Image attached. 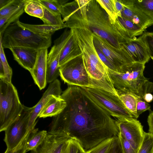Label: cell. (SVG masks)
<instances>
[{"label":"cell","mask_w":153,"mask_h":153,"mask_svg":"<svg viewBox=\"0 0 153 153\" xmlns=\"http://www.w3.org/2000/svg\"><path fill=\"white\" fill-rule=\"evenodd\" d=\"M61 96L66 106L53 117L48 133L74 139L85 151L118 136L115 120L89 97L82 87L68 85Z\"/></svg>","instance_id":"1"},{"label":"cell","mask_w":153,"mask_h":153,"mask_svg":"<svg viewBox=\"0 0 153 153\" xmlns=\"http://www.w3.org/2000/svg\"><path fill=\"white\" fill-rule=\"evenodd\" d=\"M86 16L88 26L92 32L113 46L121 48L123 44L130 39L124 36L118 19L115 24L111 23L108 15L96 0L89 1Z\"/></svg>","instance_id":"2"},{"label":"cell","mask_w":153,"mask_h":153,"mask_svg":"<svg viewBox=\"0 0 153 153\" xmlns=\"http://www.w3.org/2000/svg\"><path fill=\"white\" fill-rule=\"evenodd\" d=\"M145 64L134 62L123 67L119 72L108 69L115 89L142 98L146 93L153 92V83L143 74Z\"/></svg>","instance_id":"3"},{"label":"cell","mask_w":153,"mask_h":153,"mask_svg":"<svg viewBox=\"0 0 153 153\" xmlns=\"http://www.w3.org/2000/svg\"><path fill=\"white\" fill-rule=\"evenodd\" d=\"M16 21L10 25L0 35L3 48L24 47L39 50L51 46V37L38 35L20 26Z\"/></svg>","instance_id":"4"},{"label":"cell","mask_w":153,"mask_h":153,"mask_svg":"<svg viewBox=\"0 0 153 153\" xmlns=\"http://www.w3.org/2000/svg\"><path fill=\"white\" fill-rule=\"evenodd\" d=\"M23 105L11 82L0 80V131H4L21 114Z\"/></svg>","instance_id":"5"},{"label":"cell","mask_w":153,"mask_h":153,"mask_svg":"<svg viewBox=\"0 0 153 153\" xmlns=\"http://www.w3.org/2000/svg\"><path fill=\"white\" fill-rule=\"evenodd\" d=\"M82 88L89 97L107 111L111 116L117 119L136 118L126 107L117 95L100 88L92 87Z\"/></svg>","instance_id":"6"},{"label":"cell","mask_w":153,"mask_h":153,"mask_svg":"<svg viewBox=\"0 0 153 153\" xmlns=\"http://www.w3.org/2000/svg\"><path fill=\"white\" fill-rule=\"evenodd\" d=\"M60 76L68 85L81 87H91L90 79L84 64L82 56L60 67Z\"/></svg>","instance_id":"7"},{"label":"cell","mask_w":153,"mask_h":153,"mask_svg":"<svg viewBox=\"0 0 153 153\" xmlns=\"http://www.w3.org/2000/svg\"><path fill=\"white\" fill-rule=\"evenodd\" d=\"M34 106L28 107L23 105V109L19 116L4 131V141L7 146L6 150L16 147L28 132L27 128Z\"/></svg>","instance_id":"8"},{"label":"cell","mask_w":153,"mask_h":153,"mask_svg":"<svg viewBox=\"0 0 153 153\" xmlns=\"http://www.w3.org/2000/svg\"><path fill=\"white\" fill-rule=\"evenodd\" d=\"M93 35L95 46L99 49L114 65L117 72L123 67L135 62L123 47L117 48L93 33Z\"/></svg>","instance_id":"9"},{"label":"cell","mask_w":153,"mask_h":153,"mask_svg":"<svg viewBox=\"0 0 153 153\" xmlns=\"http://www.w3.org/2000/svg\"><path fill=\"white\" fill-rule=\"evenodd\" d=\"M115 122L119 133L137 152L145 132L141 123L137 119L134 118L117 119Z\"/></svg>","instance_id":"10"},{"label":"cell","mask_w":153,"mask_h":153,"mask_svg":"<svg viewBox=\"0 0 153 153\" xmlns=\"http://www.w3.org/2000/svg\"><path fill=\"white\" fill-rule=\"evenodd\" d=\"M135 62L145 64L151 58L147 48L141 36L127 40L122 44Z\"/></svg>","instance_id":"11"},{"label":"cell","mask_w":153,"mask_h":153,"mask_svg":"<svg viewBox=\"0 0 153 153\" xmlns=\"http://www.w3.org/2000/svg\"><path fill=\"white\" fill-rule=\"evenodd\" d=\"M62 93L61 84L58 79H57L50 83L40 100L34 106L27 125V132L34 128L37 122L36 121V119L41 110L51 97L53 95H61Z\"/></svg>","instance_id":"12"},{"label":"cell","mask_w":153,"mask_h":153,"mask_svg":"<svg viewBox=\"0 0 153 153\" xmlns=\"http://www.w3.org/2000/svg\"><path fill=\"white\" fill-rule=\"evenodd\" d=\"M122 0L124 8L121 13V16L129 20L145 30L153 25V19L132 5L130 0Z\"/></svg>","instance_id":"13"},{"label":"cell","mask_w":153,"mask_h":153,"mask_svg":"<svg viewBox=\"0 0 153 153\" xmlns=\"http://www.w3.org/2000/svg\"><path fill=\"white\" fill-rule=\"evenodd\" d=\"M48 54L47 48L39 49L34 67L30 72L34 83L40 90L44 89L47 84L46 72Z\"/></svg>","instance_id":"14"},{"label":"cell","mask_w":153,"mask_h":153,"mask_svg":"<svg viewBox=\"0 0 153 153\" xmlns=\"http://www.w3.org/2000/svg\"><path fill=\"white\" fill-rule=\"evenodd\" d=\"M69 139L48 133L44 140L31 153H62Z\"/></svg>","instance_id":"15"},{"label":"cell","mask_w":153,"mask_h":153,"mask_svg":"<svg viewBox=\"0 0 153 153\" xmlns=\"http://www.w3.org/2000/svg\"><path fill=\"white\" fill-rule=\"evenodd\" d=\"M14 59L26 69L30 72L35 64L37 50L28 48L14 47L10 49Z\"/></svg>","instance_id":"16"},{"label":"cell","mask_w":153,"mask_h":153,"mask_svg":"<svg viewBox=\"0 0 153 153\" xmlns=\"http://www.w3.org/2000/svg\"><path fill=\"white\" fill-rule=\"evenodd\" d=\"M66 105V103L61 95H53L44 105L38 117H54L60 113Z\"/></svg>","instance_id":"17"},{"label":"cell","mask_w":153,"mask_h":153,"mask_svg":"<svg viewBox=\"0 0 153 153\" xmlns=\"http://www.w3.org/2000/svg\"><path fill=\"white\" fill-rule=\"evenodd\" d=\"M81 56L82 53L80 49L73 32L72 36L61 50L59 66L60 67L66 62Z\"/></svg>","instance_id":"18"},{"label":"cell","mask_w":153,"mask_h":153,"mask_svg":"<svg viewBox=\"0 0 153 153\" xmlns=\"http://www.w3.org/2000/svg\"><path fill=\"white\" fill-rule=\"evenodd\" d=\"M20 26L26 28L33 32L42 36L51 37V36L55 31L59 29L67 28L65 23L62 25H51L43 24L41 25H34L25 24L20 22L19 20L16 21Z\"/></svg>","instance_id":"19"},{"label":"cell","mask_w":153,"mask_h":153,"mask_svg":"<svg viewBox=\"0 0 153 153\" xmlns=\"http://www.w3.org/2000/svg\"><path fill=\"white\" fill-rule=\"evenodd\" d=\"M117 19L122 25L123 34L127 38L132 39L141 35L145 31L126 18L120 16L118 17Z\"/></svg>","instance_id":"20"},{"label":"cell","mask_w":153,"mask_h":153,"mask_svg":"<svg viewBox=\"0 0 153 153\" xmlns=\"http://www.w3.org/2000/svg\"><path fill=\"white\" fill-rule=\"evenodd\" d=\"M48 132L45 130L38 131L34 128L30 133L26 144L27 152L37 148L45 139Z\"/></svg>","instance_id":"21"},{"label":"cell","mask_w":153,"mask_h":153,"mask_svg":"<svg viewBox=\"0 0 153 153\" xmlns=\"http://www.w3.org/2000/svg\"><path fill=\"white\" fill-rule=\"evenodd\" d=\"M117 95L119 97L127 109L137 119L136 112V96L132 94L116 89Z\"/></svg>","instance_id":"22"},{"label":"cell","mask_w":153,"mask_h":153,"mask_svg":"<svg viewBox=\"0 0 153 153\" xmlns=\"http://www.w3.org/2000/svg\"><path fill=\"white\" fill-rule=\"evenodd\" d=\"M24 11L28 15L40 19L43 16V7L39 0H25Z\"/></svg>","instance_id":"23"},{"label":"cell","mask_w":153,"mask_h":153,"mask_svg":"<svg viewBox=\"0 0 153 153\" xmlns=\"http://www.w3.org/2000/svg\"><path fill=\"white\" fill-rule=\"evenodd\" d=\"M24 11V5L16 11L0 19V35L2 34L10 25L18 20Z\"/></svg>","instance_id":"24"},{"label":"cell","mask_w":153,"mask_h":153,"mask_svg":"<svg viewBox=\"0 0 153 153\" xmlns=\"http://www.w3.org/2000/svg\"><path fill=\"white\" fill-rule=\"evenodd\" d=\"M43 16L41 19L44 24L47 25H59L65 24L61 17V15L54 13L43 6Z\"/></svg>","instance_id":"25"},{"label":"cell","mask_w":153,"mask_h":153,"mask_svg":"<svg viewBox=\"0 0 153 153\" xmlns=\"http://www.w3.org/2000/svg\"><path fill=\"white\" fill-rule=\"evenodd\" d=\"M101 7L108 15L111 23L115 24L118 16L114 0H96Z\"/></svg>","instance_id":"26"},{"label":"cell","mask_w":153,"mask_h":153,"mask_svg":"<svg viewBox=\"0 0 153 153\" xmlns=\"http://www.w3.org/2000/svg\"><path fill=\"white\" fill-rule=\"evenodd\" d=\"M131 4L153 19V0H130Z\"/></svg>","instance_id":"27"},{"label":"cell","mask_w":153,"mask_h":153,"mask_svg":"<svg viewBox=\"0 0 153 153\" xmlns=\"http://www.w3.org/2000/svg\"><path fill=\"white\" fill-rule=\"evenodd\" d=\"M43 6L57 14H61L62 6L67 1L63 0H39Z\"/></svg>","instance_id":"28"},{"label":"cell","mask_w":153,"mask_h":153,"mask_svg":"<svg viewBox=\"0 0 153 153\" xmlns=\"http://www.w3.org/2000/svg\"><path fill=\"white\" fill-rule=\"evenodd\" d=\"M137 153H153V134L145 132L143 138Z\"/></svg>","instance_id":"29"},{"label":"cell","mask_w":153,"mask_h":153,"mask_svg":"<svg viewBox=\"0 0 153 153\" xmlns=\"http://www.w3.org/2000/svg\"><path fill=\"white\" fill-rule=\"evenodd\" d=\"M25 0H12L3 8L0 9V19L16 11L24 5Z\"/></svg>","instance_id":"30"},{"label":"cell","mask_w":153,"mask_h":153,"mask_svg":"<svg viewBox=\"0 0 153 153\" xmlns=\"http://www.w3.org/2000/svg\"><path fill=\"white\" fill-rule=\"evenodd\" d=\"M3 49L1 40H0V61H1L3 66L5 76L4 79L3 80L11 82L12 71L8 64Z\"/></svg>","instance_id":"31"},{"label":"cell","mask_w":153,"mask_h":153,"mask_svg":"<svg viewBox=\"0 0 153 153\" xmlns=\"http://www.w3.org/2000/svg\"><path fill=\"white\" fill-rule=\"evenodd\" d=\"M85 152L78 141L70 138L67 141L62 153H85Z\"/></svg>","instance_id":"32"},{"label":"cell","mask_w":153,"mask_h":153,"mask_svg":"<svg viewBox=\"0 0 153 153\" xmlns=\"http://www.w3.org/2000/svg\"><path fill=\"white\" fill-rule=\"evenodd\" d=\"M113 137L103 141L97 146L86 151L85 153H107Z\"/></svg>","instance_id":"33"},{"label":"cell","mask_w":153,"mask_h":153,"mask_svg":"<svg viewBox=\"0 0 153 153\" xmlns=\"http://www.w3.org/2000/svg\"><path fill=\"white\" fill-rule=\"evenodd\" d=\"M141 36L147 48L150 58L153 61V32H144Z\"/></svg>","instance_id":"34"},{"label":"cell","mask_w":153,"mask_h":153,"mask_svg":"<svg viewBox=\"0 0 153 153\" xmlns=\"http://www.w3.org/2000/svg\"><path fill=\"white\" fill-rule=\"evenodd\" d=\"M31 131L26 134L21 143L16 147L10 150H6L4 153H26L27 152L26 148L27 142Z\"/></svg>","instance_id":"35"},{"label":"cell","mask_w":153,"mask_h":153,"mask_svg":"<svg viewBox=\"0 0 153 153\" xmlns=\"http://www.w3.org/2000/svg\"><path fill=\"white\" fill-rule=\"evenodd\" d=\"M137 100L136 112L139 117L140 115L145 111L150 110L151 105L143 98L136 96Z\"/></svg>","instance_id":"36"},{"label":"cell","mask_w":153,"mask_h":153,"mask_svg":"<svg viewBox=\"0 0 153 153\" xmlns=\"http://www.w3.org/2000/svg\"><path fill=\"white\" fill-rule=\"evenodd\" d=\"M118 136L121 143L123 153H137L131 144L119 133Z\"/></svg>","instance_id":"37"},{"label":"cell","mask_w":153,"mask_h":153,"mask_svg":"<svg viewBox=\"0 0 153 153\" xmlns=\"http://www.w3.org/2000/svg\"><path fill=\"white\" fill-rule=\"evenodd\" d=\"M95 48L99 58L107 67L108 69L117 72V70L116 67L100 50L97 47H95Z\"/></svg>","instance_id":"38"},{"label":"cell","mask_w":153,"mask_h":153,"mask_svg":"<svg viewBox=\"0 0 153 153\" xmlns=\"http://www.w3.org/2000/svg\"><path fill=\"white\" fill-rule=\"evenodd\" d=\"M107 153H123L118 136L113 137L111 146Z\"/></svg>","instance_id":"39"},{"label":"cell","mask_w":153,"mask_h":153,"mask_svg":"<svg viewBox=\"0 0 153 153\" xmlns=\"http://www.w3.org/2000/svg\"><path fill=\"white\" fill-rule=\"evenodd\" d=\"M114 2L118 17L121 16V13L124 8L122 0H114Z\"/></svg>","instance_id":"40"},{"label":"cell","mask_w":153,"mask_h":153,"mask_svg":"<svg viewBox=\"0 0 153 153\" xmlns=\"http://www.w3.org/2000/svg\"><path fill=\"white\" fill-rule=\"evenodd\" d=\"M149 114L147 119L149 133L153 134V111L149 110Z\"/></svg>","instance_id":"41"},{"label":"cell","mask_w":153,"mask_h":153,"mask_svg":"<svg viewBox=\"0 0 153 153\" xmlns=\"http://www.w3.org/2000/svg\"><path fill=\"white\" fill-rule=\"evenodd\" d=\"M143 99L146 102H150L153 100V96L151 93H147L145 95Z\"/></svg>","instance_id":"42"},{"label":"cell","mask_w":153,"mask_h":153,"mask_svg":"<svg viewBox=\"0 0 153 153\" xmlns=\"http://www.w3.org/2000/svg\"><path fill=\"white\" fill-rule=\"evenodd\" d=\"M12 0H0V9L6 6Z\"/></svg>","instance_id":"43"}]
</instances>
